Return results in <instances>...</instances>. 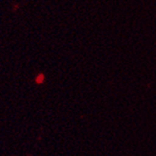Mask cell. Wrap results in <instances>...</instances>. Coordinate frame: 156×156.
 I'll return each instance as SVG.
<instances>
[]
</instances>
